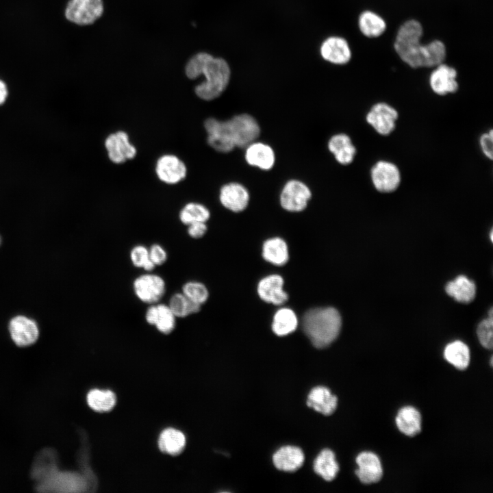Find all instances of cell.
I'll return each mask as SVG.
<instances>
[{
  "instance_id": "cell-1",
  "label": "cell",
  "mask_w": 493,
  "mask_h": 493,
  "mask_svg": "<svg viewBox=\"0 0 493 493\" xmlns=\"http://www.w3.org/2000/svg\"><path fill=\"white\" fill-rule=\"evenodd\" d=\"M422 35V24L416 19H409L399 27L395 36V52L412 68H434L443 63L446 57V48L442 41L435 39L423 45L420 42Z\"/></svg>"
},
{
  "instance_id": "cell-2",
  "label": "cell",
  "mask_w": 493,
  "mask_h": 493,
  "mask_svg": "<svg viewBox=\"0 0 493 493\" xmlns=\"http://www.w3.org/2000/svg\"><path fill=\"white\" fill-rule=\"evenodd\" d=\"M186 74L191 79L201 75L205 76V80L196 86L195 93L201 99L211 101L218 97L226 89L230 79V68L225 60L199 53L186 64Z\"/></svg>"
},
{
  "instance_id": "cell-3",
  "label": "cell",
  "mask_w": 493,
  "mask_h": 493,
  "mask_svg": "<svg viewBox=\"0 0 493 493\" xmlns=\"http://www.w3.org/2000/svg\"><path fill=\"white\" fill-rule=\"evenodd\" d=\"M303 329L314 346L325 348L338 337L342 325L341 316L333 307L314 308L303 318Z\"/></svg>"
},
{
  "instance_id": "cell-4",
  "label": "cell",
  "mask_w": 493,
  "mask_h": 493,
  "mask_svg": "<svg viewBox=\"0 0 493 493\" xmlns=\"http://www.w3.org/2000/svg\"><path fill=\"white\" fill-rule=\"evenodd\" d=\"M220 134L234 146L246 147L255 141L260 134L257 121L247 114H238L218 124Z\"/></svg>"
},
{
  "instance_id": "cell-5",
  "label": "cell",
  "mask_w": 493,
  "mask_h": 493,
  "mask_svg": "<svg viewBox=\"0 0 493 493\" xmlns=\"http://www.w3.org/2000/svg\"><path fill=\"white\" fill-rule=\"evenodd\" d=\"M101 0H69L64 10L67 21L78 25H88L103 14Z\"/></svg>"
},
{
  "instance_id": "cell-6",
  "label": "cell",
  "mask_w": 493,
  "mask_h": 493,
  "mask_svg": "<svg viewBox=\"0 0 493 493\" xmlns=\"http://www.w3.org/2000/svg\"><path fill=\"white\" fill-rule=\"evenodd\" d=\"M370 176L375 189L381 193L395 192L401 185V174L399 167L388 160H379L370 169Z\"/></svg>"
},
{
  "instance_id": "cell-7",
  "label": "cell",
  "mask_w": 493,
  "mask_h": 493,
  "mask_svg": "<svg viewBox=\"0 0 493 493\" xmlns=\"http://www.w3.org/2000/svg\"><path fill=\"white\" fill-rule=\"evenodd\" d=\"M165 280L160 275L147 272L138 276L133 281L132 288L136 296L142 303H157L166 290Z\"/></svg>"
},
{
  "instance_id": "cell-8",
  "label": "cell",
  "mask_w": 493,
  "mask_h": 493,
  "mask_svg": "<svg viewBox=\"0 0 493 493\" xmlns=\"http://www.w3.org/2000/svg\"><path fill=\"white\" fill-rule=\"evenodd\" d=\"M398 118V111L385 102L375 103L366 115L367 123L383 136H389L394 131Z\"/></svg>"
},
{
  "instance_id": "cell-9",
  "label": "cell",
  "mask_w": 493,
  "mask_h": 493,
  "mask_svg": "<svg viewBox=\"0 0 493 493\" xmlns=\"http://www.w3.org/2000/svg\"><path fill=\"white\" fill-rule=\"evenodd\" d=\"M311 190L303 182L291 179L286 183L280 194L281 207L289 212H301L307 205Z\"/></svg>"
},
{
  "instance_id": "cell-10",
  "label": "cell",
  "mask_w": 493,
  "mask_h": 493,
  "mask_svg": "<svg viewBox=\"0 0 493 493\" xmlns=\"http://www.w3.org/2000/svg\"><path fill=\"white\" fill-rule=\"evenodd\" d=\"M457 70L445 63L433 68L429 77L431 90L437 95L446 96L455 93L459 89Z\"/></svg>"
},
{
  "instance_id": "cell-11",
  "label": "cell",
  "mask_w": 493,
  "mask_h": 493,
  "mask_svg": "<svg viewBox=\"0 0 493 493\" xmlns=\"http://www.w3.org/2000/svg\"><path fill=\"white\" fill-rule=\"evenodd\" d=\"M9 331L12 340L19 346L33 344L39 336L36 323L24 316L14 317L9 323Z\"/></svg>"
},
{
  "instance_id": "cell-12",
  "label": "cell",
  "mask_w": 493,
  "mask_h": 493,
  "mask_svg": "<svg viewBox=\"0 0 493 493\" xmlns=\"http://www.w3.org/2000/svg\"><path fill=\"white\" fill-rule=\"evenodd\" d=\"M105 146L110 160L116 164L132 159L136 154V149L129 143L127 134L122 131L110 134L105 140Z\"/></svg>"
},
{
  "instance_id": "cell-13",
  "label": "cell",
  "mask_w": 493,
  "mask_h": 493,
  "mask_svg": "<svg viewBox=\"0 0 493 493\" xmlns=\"http://www.w3.org/2000/svg\"><path fill=\"white\" fill-rule=\"evenodd\" d=\"M219 199L225 208L233 212H240L246 208L249 194L242 184L231 182L220 188Z\"/></svg>"
},
{
  "instance_id": "cell-14",
  "label": "cell",
  "mask_w": 493,
  "mask_h": 493,
  "mask_svg": "<svg viewBox=\"0 0 493 493\" xmlns=\"http://www.w3.org/2000/svg\"><path fill=\"white\" fill-rule=\"evenodd\" d=\"M155 171L159 179L169 184H177L186 176L184 163L173 155H165L157 162Z\"/></svg>"
},
{
  "instance_id": "cell-15",
  "label": "cell",
  "mask_w": 493,
  "mask_h": 493,
  "mask_svg": "<svg viewBox=\"0 0 493 493\" xmlns=\"http://www.w3.org/2000/svg\"><path fill=\"white\" fill-rule=\"evenodd\" d=\"M358 469L355 474L365 484L378 482L382 477L383 469L379 457L372 452H362L356 458Z\"/></svg>"
},
{
  "instance_id": "cell-16",
  "label": "cell",
  "mask_w": 493,
  "mask_h": 493,
  "mask_svg": "<svg viewBox=\"0 0 493 493\" xmlns=\"http://www.w3.org/2000/svg\"><path fill=\"white\" fill-rule=\"evenodd\" d=\"M283 279L279 275H270L263 278L257 285L259 296L265 302L281 305L288 299L283 289Z\"/></svg>"
},
{
  "instance_id": "cell-17",
  "label": "cell",
  "mask_w": 493,
  "mask_h": 493,
  "mask_svg": "<svg viewBox=\"0 0 493 493\" xmlns=\"http://www.w3.org/2000/svg\"><path fill=\"white\" fill-rule=\"evenodd\" d=\"M323 58L335 64H345L351 58V51L347 41L341 37H330L320 47Z\"/></svg>"
},
{
  "instance_id": "cell-18",
  "label": "cell",
  "mask_w": 493,
  "mask_h": 493,
  "mask_svg": "<svg viewBox=\"0 0 493 493\" xmlns=\"http://www.w3.org/2000/svg\"><path fill=\"white\" fill-rule=\"evenodd\" d=\"M245 160L252 166L268 170L273 167L275 155L269 145L254 141L246 147Z\"/></svg>"
},
{
  "instance_id": "cell-19",
  "label": "cell",
  "mask_w": 493,
  "mask_h": 493,
  "mask_svg": "<svg viewBox=\"0 0 493 493\" xmlns=\"http://www.w3.org/2000/svg\"><path fill=\"white\" fill-rule=\"evenodd\" d=\"M43 487L58 491L81 492L86 488V483L76 473L53 472L47 478Z\"/></svg>"
},
{
  "instance_id": "cell-20",
  "label": "cell",
  "mask_w": 493,
  "mask_h": 493,
  "mask_svg": "<svg viewBox=\"0 0 493 493\" xmlns=\"http://www.w3.org/2000/svg\"><path fill=\"white\" fill-rule=\"evenodd\" d=\"M328 149L342 165L351 164L357 153L351 138L343 133L336 134L329 139Z\"/></svg>"
},
{
  "instance_id": "cell-21",
  "label": "cell",
  "mask_w": 493,
  "mask_h": 493,
  "mask_svg": "<svg viewBox=\"0 0 493 493\" xmlns=\"http://www.w3.org/2000/svg\"><path fill=\"white\" fill-rule=\"evenodd\" d=\"M304 462L302 450L296 446H286L279 448L273 455V463L277 468L286 472L298 470Z\"/></svg>"
},
{
  "instance_id": "cell-22",
  "label": "cell",
  "mask_w": 493,
  "mask_h": 493,
  "mask_svg": "<svg viewBox=\"0 0 493 493\" xmlns=\"http://www.w3.org/2000/svg\"><path fill=\"white\" fill-rule=\"evenodd\" d=\"M307 403L309 407L316 412L328 416L336 410L338 399L328 388L318 386L313 388L309 392Z\"/></svg>"
},
{
  "instance_id": "cell-23",
  "label": "cell",
  "mask_w": 493,
  "mask_h": 493,
  "mask_svg": "<svg viewBox=\"0 0 493 493\" xmlns=\"http://www.w3.org/2000/svg\"><path fill=\"white\" fill-rule=\"evenodd\" d=\"M358 27L364 36L377 38L385 33L387 24L383 18L377 13L365 10L359 16Z\"/></svg>"
},
{
  "instance_id": "cell-24",
  "label": "cell",
  "mask_w": 493,
  "mask_h": 493,
  "mask_svg": "<svg viewBox=\"0 0 493 493\" xmlns=\"http://www.w3.org/2000/svg\"><path fill=\"white\" fill-rule=\"evenodd\" d=\"M398 429L407 436H414L421 431V415L414 407L401 408L396 417Z\"/></svg>"
},
{
  "instance_id": "cell-25",
  "label": "cell",
  "mask_w": 493,
  "mask_h": 493,
  "mask_svg": "<svg viewBox=\"0 0 493 493\" xmlns=\"http://www.w3.org/2000/svg\"><path fill=\"white\" fill-rule=\"evenodd\" d=\"M262 256L265 260L274 265H284L289 258L286 242L277 237L267 240L263 244Z\"/></svg>"
},
{
  "instance_id": "cell-26",
  "label": "cell",
  "mask_w": 493,
  "mask_h": 493,
  "mask_svg": "<svg viewBox=\"0 0 493 493\" xmlns=\"http://www.w3.org/2000/svg\"><path fill=\"white\" fill-rule=\"evenodd\" d=\"M445 290L456 301L465 303L472 301L476 294L475 284L464 275L448 283Z\"/></svg>"
},
{
  "instance_id": "cell-27",
  "label": "cell",
  "mask_w": 493,
  "mask_h": 493,
  "mask_svg": "<svg viewBox=\"0 0 493 493\" xmlns=\"http://www.w3.org/2000/svg\"><path fill=\"white\" fill-rule=\"evenodd\" d=\"M186 444V438L180 431L168 428L160 434L158 441L160 449L170 455H178L184 449Z\"/></svg>"
},
{
  "instance_id": "cell-28",
  "label": "cell",
  "mask_w": 493,
  "mask_h": 493,
  "mask_svg": "<svg viewBox=\"0 0 493 493\" xmlns=\"http://www.w3.org/2000/svg\"><path fill=\"white\" fill-rule=\"evenodd\" d=\"M298 325L296 314L290 308L283 307L277 311L273 317L272 329L279 336L294 332Z\"/></svg>"
},
{
  "instance_id": "cell-29",
  "label": "cell",
  "mask_w": 493,
  "mask_h": 493,
  "mask_svg": "<svg viewBox=\"0 0 493 493\" xmlns=\"http://www.w3.org/2000/svg\"><path fill=\"white\" fill-rule=\"evenodd\" d=\"M314 471L326 481H332L339 471L335 455L329 449L322 451L314 464Z\"/></svg>"
},
{
  "instance_id": "cell-30",
  "label": "cell",
  "mask_w": 493,
  "mask_h": 493,
  "mask_svg": "<svg viewBox=\"0 0 493 493\" xmlns=\"http://www.w3.org/2000/svg\"><path fill=\"white\" fill-rule=\"evenodd\" d=\"M445 359L459 370L466 369L470 362L469 349L464 342L457 340L448 344L444 352Z\"/></svg>"
},
{
  "instance_id": "cell-31",
  "label": "cell",
  "mask_w": 493,
  "mask_h": 493,
  "mask_svg": "<svg viewBox=\"0 0 493 493\" xmlns=\"http://www.w3.org/2000/svg\"><path fill=\"white\" fill-rule=\"evenodd\" d=\"M167 305L177 318L197 314L202 306L188 299L182 292L173 294Z\"/></svg>"
},
{
  "instance_id": "cell-32",
  "label": "cell",
  "mask_w": 493,
  "mask_h": 493,
  "mask_svg": "<svg viewBox=\"0 0 493 493\" xmlns=\"http://www.w3.org/2000/svg\"><path fill=\"white\" fill-rule=\"evenodd\" d=\"M87 403L94 411L108 412L115 405L116 396L110 390L94 389L88 393Z\"/></svg>"
},
{
  "instance_id": "cell-33",
  "label": "cell",
  "mask_w": 493,
  "mask_h": 493,
  "mask_svg": "<svg viewBox=\"0 0 493 493\" xmlns=\"http://www.w3.org/2000/svg\"><path fill=\"white\" fill-rule=\"evenodd\" d=\"M210 216L209 210L203 205L197 203L186 204L179 213L180 221L187 226L196 222L206 223Z\"/></svg>"
},
{
  "instance_id": "cell-34",
  "label": "cell",
  "mask_w": 493,
  "mask_h": 493,
  "mask_svg": "<svg viewBox=\"0 0 493 493\" xmlns=\"http://www.w3.org/2000/svg\"><path fill=\"white\" fill-rule=\"evenodd\" d=\"M157 316L153 326L163 334L170 333L175 328L177 318L167 304L157 303Z\"/></svg>"
},
{
  "instance_id": "cell-35",
  "label": "cell",
  "mask_w": 493,
  "mask_h": 493,
  "mask_svg": "<svg viewBox=\"0 0 493 493\" xmlns=\"http://www.w3.org/2000/svg\"><path fill=\"white\" fill-rule=\"evenodd\" d=\"M181 292L190 300L201 305L208 299L209 291L207 287L201 282L197 281H188L181 288Z\"/></svg>"
},
{
  "instance_id": "cell-36",
  "label": "cell",
  "mask_w": 493,
  "mask_h": 493,
  "mask_svg": "<svg viewBox=\"0 0 493 493\" xmlns=\"http://www.w3.org/2000/svg\"><path fill=\"white\" fill-rule=\"evenodd\" d=\"M477 332L481 345L486 349H491L493 340L492 309L490 311L489 317L480 323Z\"/></svg>"
},
{
  "instance_id": "cell-37",
  "label": "cell",
  "mask_w": 493,
  "mask_h": 493,
  "mask_svg": "<svg viewBox=\"0 0 493 493\" xmlns=\"http://www.w3.org/2000/svg\"><path fill=\"white\" fill-rule=\"evenodd\" d=\"M129 258L134 266L142 269L149 260V248L142 244L134 246L129 252Z\"/></svg>"
},
{
  "instance_id": "cell-38",
  "label": "cell",
  "mask_w": 493,
  "mask_h": 493,
  "mask_svg": "<svg viewBox=\"0 0 493 493\" xmlns=\"http://www.w3.org/2000/svg\"><path fill=\"white\" fill-rule=\"evenodd\" d=\"M149 255L156 266L164 264L168 259L166 251L159 244H153L149 248Z\"/></svg>"
},
{
  "instance_id": "cell-39",
  "label": "cell",
  "mask_w": 493,
  "mask_h": 493,
  "mask_svg": "<svg viewBox=\"0 0 493 493\" xmlns=\"http://www.w3.org/2000/svg\"><path fill=\"white\" fill-rule=\"evenodd\" d=\"M479 146L482 153L489 160L493 157V131L492 129L483 133L479 138Z\"/></svg>"
},
{
  "instance_id": "cell-40",
  "label": "cell",
  "mask_w": 493,
  "mask_h": 493,
  "mask_svg": "<svg viewBox=\"0 0 493 493\" xmlns=\"http://www.w3.org/2000/svg\"><path fill=\"white\" fill-rule=\"evenodd\" d=\"M207 230V227L206 223L196 222L188 225L187 232L190 238L199 239L205 234Z\"/></svg>"
},
{
  "instance_id": "cell-41",
  "label": "cell",
  "mask_w": 493,
  "mask_h": 493,
  "mask_svg": "<svg viewBox=\"0 0 493 493\" xmlns=\"http://www.w3.org/2000/svg\"><path fill=\"white\" fill-rule=\"evenodd\" d=\"M157 303L155 304H151L149 305L148 308L146 310L144 318L147 322L150 325L153 326L157 318Z\"/></svg>"
},
{
  "instance_id": "cell-42",
  "label": "cell",
  "mask_w": 493,
  "mask_h": 493,
  "mask_svg": "<svg viewBox=\"0 0 493 493\" xmlns=\"http://www.w3.org/2000/svg\"><path fill=\"white\" fill-rule=\"evenodd\" d=\"M8 95V88L6 83L0 79V105L5 103Z\"/></svg>"
},
{
  "instance_id": "cell-43",
  "label": "cell",
  "mask_w": 493,
  "mask_h": 493,
  "mask_svg": "<svg viewBox=\"0 0 493 493\" xmlns=\"http://www.w3.org/2000/svg\"><path fill=\"white\" fill-rule=\"evenodd\" d=\"M490 238H491V240H492V231H491V233H490Z\"/></svg>"
}]
</instances>
